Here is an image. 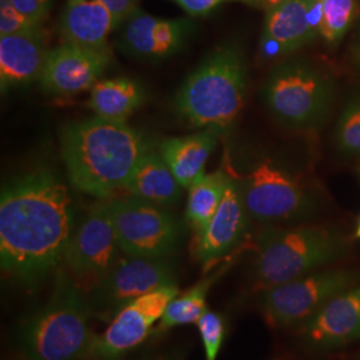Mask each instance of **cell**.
<instances>
[{
	"mask_svg": "<svg viewBox=\"0 0 360 360\" xmlns=\"http://www.w3.org/2000/svg\"><path fill=\"white\" fill-rule=\"evenodd\" d=\"M65 183L35 169L7 183L0 195V264L8 278L34 287L58 270L74 232Z\"/></svg>",
	"mask_w": 360,
	"mask_h": 360,
	"instance_id": "1",
	"label": "cell"
},
{
	"mask_svg": "<svg viewBox=\"0 0 360 360\" xmlns=\"http://www.w3.org/2000/svg\"><path fill=\"white\" fill-rule=\"evenodd\" d=\"M60 150L70 183L80 193L108 199L123 190L150 146L127 122L92 116L67 124Z\"/></svg>",
	"mask_w": 360,
	"mask_h": 360,
	"instance_id": "2",
	"label": "cell"
},
{
	"mask_svg": "<svg viewBox=\"0 0 360 360\" xmlns=\"http://www.w3.org/2000/svg\"><path fill=\"white\" fill-rule=\"evenodd\" d=\"M247 63L239 44L226 41L186 77L174 99L180 117L198 129H231L245 104Z\"/></svg>",
	"mask_w": 360,
	"mask_h": 360,
	"instance_id": "3",
	"label": "cell"
},
{
	"mask_svg": "<svg viewBox=\"0 0 360 360\" xmlns=\"http://www.w3.org/2000/svg\"><path fill=\"white\" fill-rule=\"evenodd\" d=\"M89 302L74 276L60 266L55 271L50 299L28 316L20 328L26 360H89L92 333Z\"/></svg>",
	"mask_w": 360,
	"mask_h": 360,
	"instance_id": "4",
	"label": "cell"
},
{
	"mask_svg": "<svg viewBox=\"0 0 360 360\" xmlns=\"http://www.w3.org/2000/svg\"><path fill=\"white\" fill-rule=\"evenodd\" d=\"M346 252L338 232L323 226H270L257 238L255 278L263 290L333 263Z\"/></svg>",
	"mask_w": 360,
	"mask_h": 360,
	"instance_id": "5",
	"label": "cell"
},
{
	"mask_svg": "<svg viewBox=\"0 0 360 360\" xmlns=\"http://www.w3.org/2000/svg\"><path fill=\"white\" fill-rule=\"evenodd\" d=\"M233 179L250 218L263 224L307 218L316 206L302 176L274 158H259Z\"/></svg>",
	"mask_w": 360,
	"mask_h": 360,
	"instance_id": "6",
	"label": "cell"
},
{
	"mask_svg": "<svg viewBox=\"0 0 360 360\" xmlns=\"http://www.w3.org/2000/svg\"><path fill=\"white\" fill-rule=\"evenodd\" d=\"M262 92L271 115L285 127L295 129L321 123L333 98L330 80L304 60L276 65Z\"/></svg>",
	"mask_w": 360,
	"mask_h": 360,
	"instance_id": "7",
	"label": "cell"
},
{
	"mask_svg": "<svg viewBox=\"0 0 360 360\" xmlns=\"http://www.w3.org/2000/svg\"><path fill=\"white\" fill-rule=\"evenodd\" d=\"M108 203L124 255L169 257L178 251L181 229L167 210L135 196L112 199Z\"/></svg>",
	"mask_w": 360,
	"mask_h": 360,
	"instance_id": "8",
	"label": "cell"
},
{
	"mask_svg": "<svg viewBox=\"0 0 360 360\" xmlns=\"http://www.w3.org/2000/svg\"><path fill=\"white\" fill-rule=\"evenodd\" d=\"M352 270L314 271L302 278L264 290L262 309L271 327H288L309 321L335 296L358 282Z\"/></svg>",
	"mask_w": 360,
	"mask_h": 360,
	"instance_id": "9",
	"label": "cell"
},
{
	"mask_svg": "<svg viewBox=\"0 0 360 360\" xmlns=\"http://www.w3.org/2000/svg\"><path fill=\"white\" fill-rule=\"evenodd\" d=\"M169 284L178 282L168 257L124 255L91 285L87 302L92 315L104 322H111L129 302Z\"/></svg>",
	"mask_w": 360,
	"mask_h": 360,
	"instance_id": "10",
	"label": "cell"
},
{
	"mask_svg": "<svg viewBox=\"0 0 360 360\" xmlns=\"http://www.w3.org/2000/svg\"><path fill=\"white\" fill-rule=\"evenodd\" d=\"M122 252L108 199H101L89 208L72 232L65 248L63 263L74 279L91 285L110 270Z\"/></svg>",
	"mask_w": 360,
	"mask_h": 360,
	"instance_id": "11",
	"label": "cell"
},
{
	"mask_svg": "<svg viewBox=\"0 0 360 360\" xmlns=\"http://www.w3.org/2000/svg\"><path fill=\"white\" fill-rule=\"evenodd\" d=\"M179 295L178 284H169L141 296L120 309L102 334L95 336L91 360H119L151 336L168 303Z\"/></svg>",
	"mask_w": 360,
	"mask_h": 360,
	"instance_id": "12",
	"label": "cell"
},
{
	"mask_svg": "<svg viewBox=\"0 0 360 360\" xmlns=\"http://www.w3.org/2000/svg\"><path fill=\"white\" fill-rule=\"evenodd\" d=\"M196 27L191 18L162 19L138 8L122 25L116 44L134 59L160 62L181 51Z\"/></svg>",
	"mask_w": 360,
	"mask_h": 360,
	"instance_id": "13",
	"label": "cell"
},
{
	"mask_svg": "<svg viewBox=\"0 0 360 360\" xmlns=\"http://www.w3.org/2000/svg\"><path fill=\"white\" fill-rule=\"evenodd\" d=\"M110 62V50H92L65 41L47 53L39 83L50 95H75L91 90Z\"/></svg>",
	"mask_w": 360,
	"mask_h": 360,
	"instance_id": "14",
	"label": "cell"
},
{
	"mask_svg": "<svg viewBox=\"0 0 360 360\" xmlns=\"http://www.w3.org/2000/svg\"><path fill=\"white\" fill-rule=\"evenodd\" d=\"M323 0H287L266 13L260 50L264 58L295 51L321 34Z\"/></svg>",
	"mask_w": 360,
	"mask_h": 360,
	"instance_id": "15",
	"label": "cell"
},
{
	"mask_svg": "<svg viewBox=\"0 0 360 360\" xmlns=\"http://www.w3.org/2000/svg\"><path fill=\"white\" fill-rule=\"evenodd\" d=\"M306 345L315 349L343 347L360 339V284L335 296L300 324Z\"/></svg>",
	"mask_w": 360,
	"mask_h": 360,
	"instance_id": "16",
	"label": "cell"
},
{
	"mask_svg": "<svg viewBox=\"0 0 360 360\" xmlns=\"http://www.w3.org/2000/svg\"><path fill=\"white\" fill-rule=\"evenodd\" d=\"M250 215L236 180L231 176L224 198L206 229L198 235L196 259L208 266L230 254L243 239Z\"/></svg>",
	"mask_w": 360,
	"mask_h": 360,
	"instance_id": "17",
	"label": "cell"
},
{
	"mask_svg": "<svg viewBox=\"0 0 360 360\" xmlns=\"http://www.w3.org/2000/svg\"><path fill=\"white\" fill-rule=\"evenodd\" d=\"M46 40L43 32L0 37V89L25 87L39 80L46 56Z\"/></svg>",
	"mask_w": 360,
	"mask_h": 360,
	"instance_id": "18",
	"label": "cell"
},
{
	"mask_svg": "<svg viewBox=\"0 0 360 360\" xmlns=\"http://www.w3.org/2000/svg\"><path fill=\"white\" fill-rule=\"evenodd\" d=\"M117 28L115 18L98 0H68L59 30L67 43L92 50H110L108 35Z\"/></svg>",
	"mask_w": 360,
	"mask_h": 360,
	"instance_id": "19",
	"label": "cell"
},
{
	"mask_svg": "<svg viewBox=\"0 0 360 360\" xmlns=\"http://www.w3.org/2000/svg\"><path fill=\"white\" fill-rule=\"evenodd\" d=\"M218 139V131L203 129L198 134L163 141L159 146V154L166 160L180 186L188 190L193 180L205 171Z\"/></svg>",
	"mask_w": 360,
	"mask_h": 360,
	"instance_id": "20",
	"label": "cell"
},
{
	"mask_svg": "<svg viewBox=\"0 0 360 360\" xmlns=\"http://www.w3.org/2000/svg\"><path fill=\"white\" fill-rule=\"evenodd\" d=\"M124 190L138 199L167 207L179 202L183 187L162 155L148 151L136 165Z\"/></svg>",
	"mask_w": 360,
	"mask_h": 360,
	"instance_id": "21",
	"label": "cell"
},
{
	"mask_svg": "<svg viewBox=\"0 0 360 360\" xmlns=\"http://www.w3.org/2000/svg\"><path fill=\"white\" fill-rule=\"evenodd\" d=\"M144 102L142 84L129 77L98 82L91 89L90 105L95 115L108 120L127 122Z\"/></svg>",
	"mask_w": 360,
	"mask_h": 360,
	"instance_id": "22",
	"label": "cell"
},
{
	"mask_svg": "<svg viewBox=\"0 0 360 360\" xmlns=\"http://www.w3.org/2000/svg\"><path fill=\"white\" fill-rule=\"evenodd\" d=\"M230 179L231 175L223 169L208 174L203 171L188 187L186 219L196 235L203 231L210 220L214 218Z\"/></svg>",
	"mask_w": 360,
	"mask_h": 360,
	"instance_id": "23",
	"label": "cell"
},
{
	"mask_svg": "<svg viewBox=\"0 0 360 360\" xmlns=\"http://www.w3.org/2000/svg\"><path fill=\"white\" fill-rule=\"evenodd\" d=\"M224 271L226 267L220 269L211 275H207L206 278L193 284L191 288H188L181 294L179 292V295L175 296L168 303L167 309L165 311L162 319L155 326L151 336L166 334L168 330L176 326L198 322L208 309L207 295L212 284L218 281Z\"/></svg>",
	"mask_w": 360,
	"mask_h": 360,
	"instance_id": "24",
	"label": "cell"
},
{
	"mask_svg": "<svg viewBox=\"0 0 360 360\" xmlns=\"http://www.w3.org/2000/svg\"><path fill=\"white\" fill-rule=\"evenodd\" d=\"M355 0H323L321 35L328 43H336L345 37L348 28L359 16Z\"/></svg>",
	"mask_w": 360,
	"mask_h": 360,
	"instance_id": "25",
	"label": "cell"
},
{
	"mask_svg": "<svg viewBox=\"0 0 360 360\" xmlns=\"http://www.w3.org/2000/svg\"><path fill=\"white\" fill-rule=\"evenodd\" d=\"M336 141L348 154H360V96L345 107L338 120Z\"/></svg>",
	"mask_w": 360,
	"mask_h": 360,
	"instance_id": "26",
	"label": "cell"
},
{
	"mask_svg": "<svg viewBox=\"0 0 360 360\" xmlns=\"http://www.w3.org/2000/svg\"><path fill=\"white\" fill-rule=\"evenodd\" d=\"M196 326L203 342L206 360H217L226 336V323L223 316L207 309L196 322Z\"/></svg>",
	"mask_w": 360,
	"mask_h": 360,
	"instance_id": "27",
	"label": "cell"
},
{
	"mask_svg": "<svg viewBox=\"0 0 360 360\" xmlns=\"http://www.w3.org/2000/svg\"><path fill=\"white\" fill-rule=\"evenodd\" d=\"M43 25L18 11L10 0H0V37L35 34Z\"/></svg>",
	"mask_w": 360,
	"mask_h": 360,
	"instance_id": "28",
	"label": "cell"
},
{
	"mask_svg": "<svg viewBox=\"0 0 360 360\" xmlns=\"http://www.w3.org/2000/svg\"><path fill=\"white\" fill-rule=\"evenodd\" d=\"M176 3L180 8L186 13H188L191 18H203L208 16L214 11H217L220 6L226 3H245L247 6L257 7L255 0H171Z\"/></svg>",
	"mask_w": 360,
	"mask_h": 360,
	"instance_id": "29",
	"label": "cell"
},
{
	"mask_svg": "<svg viewBox=\"0 0 360 360\" xmlns=\"http://www.w3.org/2000/svg\"><path fill=\"white\" fill-rule=\"evenodd\" d=\"M13 7L30 19L43 25L51 11L52 0H10Z\"/></svg>",
	"mask_w": 360,
	"mask_h": 360,
	"instance_id": "30",
	"label": "cell"
},
{
	"mask_svg": "<svg viewBox=\"0 0 360 360\" xmlns=\"http://www.w3.org/2000/svg\"><path fill=\"white\" fill-rule=\"evenodd\" d=\"M98 1L102 3L104 7L112 13L117 27H122L129 16L139 8L138 0H98Z\"/></svg>",
	"mask_w": 360,
	"mask_h": 360,
	"instance_id": "31",
	"label": "cell"
},
{
	"mask_svg": "<svg viewBox=\"0 0 360 360\" xmlns=\"http://www.w3.org/2000/svg\"><path fill=\"white\" fill-rule=\"evenodd\" d=\"M186 359V351L181 349H172V351H165V352H156L143 356L139 360H184Z\"/></svg>",
	"mask_w": 360,
	"mask_h": 360,
	"instance_id": "32",
	"label": "cell"
},
{
	"mask_svg": "<svg viewBox=\"0 0 360 360\" xmlns=\"http://www.w3.org/2000/svg\"><path fill=\"white\" fill-rule=\"evenodd\" d=\"M284 1H287V0H255V4H257V8H262L267 13L272 8L283 4Z\"/></svg>",
	"mask_w": 360,
	"mask_h": 360,
	"instance_id": "33",
	"label": "cell"
},
{
	"mask_svg": "<svg viewBox=\"0 0 360 360\" xmlns=\"http://www.w3.org/2000/svg\"><path fill=\"white\" fill-rule=\"evenodd\" d=\"M355 55H356V59L359 60L360 63V23H359V31L356 34V41H355Z\"/></svg>",
	"mask_w": 360,
	"mask_h": 360,
	"instance_id": "34",
	"label": "cell"
},
{
	"mask_svg": "<svg viewBox=\"0 0 360 360\" xmlns=\"http://www.w3.org/2000/svg\"><path fill=\"white\" fill-rule=\"evenodd\" d=\"M355 236H356V238H360V220L359 224H358V229H356V232H355Z\"/></svg>",
	"mask_w": 360,
	"mask_h": 360,
	"instance_id": "35",
	"label": "cell"
}]
</instances>
